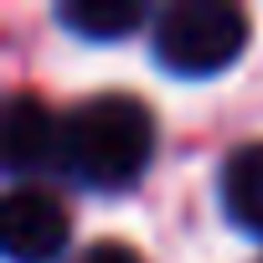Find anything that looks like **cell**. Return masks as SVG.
<instances>
[{"mask_svg": "<svg viewBox=\"0 0 263 263\" xmlns=\"http://www.w3.org/2000/svg\"><path fill=\"white\" fill-rule=\"evenodd\" d=\"M155 160V114L135 93L83 98L62 119V176L83 191L119 196Z\"/></svg>", "mask_w": 263, "mask_h": 263, "instance_id": "1", "label": "cell"}, {"mask_svg": "<svg viewBox=\"0 0 263 263\" xmlns=\"http://www.w3.org/2000/svg\"><path fill=\"white\" fill-rule=\"evenodd\" d=\"M150 52L171 78H217L248 52V16L227 0H176L150 21Z\"/></svg>", "mask_w": 263, "mask_h": 263, "instance_id": "2", "label": "cell"}, {"mask_svg": "<svg viewBox=\"0 0 263 263\" xmlns=\"http://www.w3.org/2000/svg\"><path fill=\"white\" fill-rule=\"evenodd\" d=\"M72 242L67 206L42 186H11L0 201V248L6 263H57Z\"/></svg>", "mask_w": 263, "mask_h": 263, "instance_id": "3", "label": "cell"}, {"mask_svg": "<svg viewBox=\"0 0 263 263\" xmlns=\"http://www.w3.org/2000/svg\"><path fill=\"white\" fill-rule=\"evenodd\" d=\"M0 150H6V171L16 181L62 171V119L36 93H11L0 114Z\"/></svg>", "mask_w": 263, "mask_h": 263, "instance_id": "4", "label": "cell"}, {"mask_svg": "<svg viewBox=\"0 0 263 263\" xmlns=\"http://www.w3.org/2000/svg\"><path fill=\"white\" fill-rule=\"evenodd\" d=\"M217 201L227 222L248 237H263V140L237 145L217 171Z\"/></svg>", "mask_w": 263, "mask_h": 263, "instance_id": "5", "label": "cell"}, {"mask_svg": "<svg viewBox=\"0 0 263 263\" xmlns=\"http://www.w3.org/2000/svg\"><path fill=\"white\" fill-rule=\"evenodd\" d=\"M145 21H150V11L140 0H67V6H57V26L72 31L78 42H93V47L135 36Z\"/></svg>", "mask_w": 263, "mask_h": 263, "instance_id": "6", "label": "cell"}, {"mask_svg": "<svg viewBox=\"0 0 263 263\" xmlns=\"http://www.w3.org/2000/svg\"><path fill=\"white\" fill-rule=\"evenodd\" d=\"M72 263H145L129 242H119V237H98V242H88Z\"/></svg>", "mask_w": 263, "mask_h": 263, "instance_id": "7", "label": "cell"}]
</instances>
